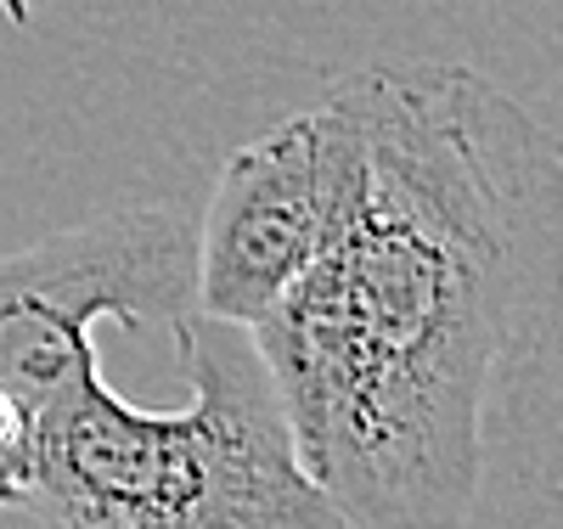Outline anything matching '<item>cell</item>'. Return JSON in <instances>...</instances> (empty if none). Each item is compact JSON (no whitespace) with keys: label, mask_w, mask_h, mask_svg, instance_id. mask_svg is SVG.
<instances>
[{"label":"cell","mask_w":563,"mask_h":529,"mask_svg":"<svg viewBox=\"0 0 563 529\" xmlns=\"http://www.w3.org/2000/svg\"><path fill=\"white\" fill-rule=\"evenodd\" d=\"M339 96L355 180L254 332L350 529L563 524V135L456 63Z\"/></svg>","instance_id":"cell-1"},{"label":"cell","mask_w":563,"mask_h":529,"mask_svg":"<svg viewBox=\"0 0 563 529\" xmlns=\"http://www.w3.org/2000/svg\"><path fill=\"white\" fill-rule=\"evenodd\" d=\"M186 406H130L85 355L34 417V502L57 529H350L294 440L254 332L175 327Z\"/></svg>","instance_id":"cell-2"},{"label":"cell","mask_w":563,"mask_h":529,"mask_svg":"<svg viewBox=\"0 0 563 529\" xmlns=\"http://www.w3.org/2000/svg\"><path fill=\"white\" fill-rule=\"evenodd\" d=\"M192 310V220L175 209H108L0 254V395L29 422L74 366L90 327H175Z\"/></svg>","instance_id":"cell-3"},{"label":"cell","mask_w":563,"mask_h":529,"mask_svg":"<svg viewBox=\"0 0 563 529\" xmlns=\"http://www.w3.org/2000/svg\"><path fill=\"white\" fill-rule=\"evenodd\" d=\"M355 180V113L333 90L220 164L192 220V310L260 327L327 249Z\"/></svg>","instance_id":"cell-4"}]
</instances>
